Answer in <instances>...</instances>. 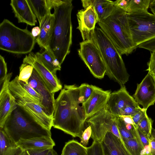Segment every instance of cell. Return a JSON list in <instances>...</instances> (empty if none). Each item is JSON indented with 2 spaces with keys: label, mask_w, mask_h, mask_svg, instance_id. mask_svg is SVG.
<instances>
[{
  "label": "cell",
  "mask_w": 155,
  "mask_h": 155,
  "mask_svg": "<svg viewBox=\"0 0 155 155\" xmlns=\"http://www.w3.org/2000/svg\"><path fill=\"white\" fill-rule=\"evenodd\" d=\"M23 63L32 65L44 81L50 91L54 93L62 88V86L56 74L52 73L42 63L35 54L31 52L24 58Z\"/></svg>",
  "instance_id": "7c38bea8"
},
{
  "label": "cell",
  "mask_w": 155,
  "mask_h": 155,
  "mask_svg": "<svg viewBox=\"0 0 155 155\" xmlns=\"http://www.w3.org/2000/svg\"><path fill=\"white\" fill-rule=\"evenodd\" d=\"M87 149V155H104L101 142L94 141Z\"/></svg>",
  "instance_id": "836d02e7"
},
{
  "label": "cell",
  "mask_w": 155,
  "mask_h": 155,
  "mask_svg": "<svg viewBox=\"0 0 155 155\" xmlns=\"http://www.w3.org/2000/svg\"><path fill=\"white\" fill-rule=\"evenodd\" d=\"M51 148L31 149L24 150L22 155H46Z\"/></svg>",
  "instance_id": "8d00e7d4"
},
{
  "label": "cell",
  "mask_w": 155,
  "mask_h": 155,
  "mask_svg": "<svg viewBox=\"0 0 155 155\" xmlns=\"http://www.w3.org/2000/svg\"><path fill=\"white\" fill-rule=\"evenodd\" d=\"M148 155H155V129L153 128L149 139Z\"/></svg>",
  "instance_id": "ab89813d"
},
{
  "label": "cell",
  "mask_w": 155,
  "mask_h": 155,
  "mask_svg": "<svg viewBox=\"0 0 155 155\" xmlns=\"http://www.w3.org/2000/svg\"><path fill=\"white\" fill-rule=\"evenodd\" d=\"M111 93L95 86L88 99L84 103L87 120L102 110L106 105Z\"/></svg>",
  "instance_id": "e0dca14e"
},
{
  "label": "cell",
  "mask_w": 155,
  "mask_h": 155,
  "mask_svg": "<svg viewBox=\"0 0 155 155\" xmlns=\"http://www.w3.org/2000/svg\"><path fill=\"white\" fill-rule=\"evenodd\" d=\"M7 72V63L4 58L0 55V83L3 82L6 77Z\"/></svg>",
  "instance_id": "d590c367"
},
{
  "label": "cell",
  "mask_w": 155,
  "mask_h": 155,
  "mask_svg": "<svg viewBox=\"0 0 155 155\" xmlns=\"http://www.w3.org/2000/svg\"><path fill=\"white\" fill-rule=\"evenodd\" d=\"M141 109L139 104L128 105L122 109L119 116H132Z\"/></svg>",
  "instance_id": "e575fe53"
},
{
  "label": "cell",
  "mask_w": 155,
  "mask_h": 155,
  "mask_svg": "<svg viewBox=\"0 0 155 155\" xmlns=\"http://www.w3.org/2000/svg\"><path fill=\"white\" fill-rule=\"evenodd\" d=\"M98 23L121 55H128L137 48L133 41L127 13L124 11L114 6L111 15Z\"/></svg>",
  "instance_id": "277c9868"
},
{
  "label": "cell",
  "mask_w": 155,
  "mask_h": 155,
  "mask_svg": "<svg viewBox=\"0 0 155 155\" xmlns=\"http://www.w3.org/2000/svg\"><path fill=\"white\" fill-rule=\"evenodd\" d=\"M147 64L148 68L146 71L150 73L155 72V51L151 52L150 60Z\"/></svg>",
  "instance_id": "7bdbcfd3"
},
{
  "label": "cell",
  "mask_w": 155,
  "mask_h": 155,
  "mask_svg": "<svg viewBox=\"0 0 155 155\" xmlns=\"http://www.w3.org/2000/svg\"><path fill=\"white\" fill-rule=\"evenodd\" d=\"M35 38L27 28L22 29L7 19L0 24V49L14 54H26L33 49Z\"/></svg>",
  "instance_id": "8992f818"
},
{
  "label": "cell",
  "mask_w": 155,
  "mask_h": 155,
  "mask_svg": "<svg viewBox=\"0 0 155 155\" xmlns=\"http://www.w3.org/2000/svg\"><path fill=\"white\" fill-rule=\"evenodd\" d=\"M95 86L87 83H83L79 87L80 94L83 98L84 103L89 98Z\"/></svg>",
  "instance_id": "d6a6232c"
},
{
  "label": "cell",
  "mask_w": 155,
  "mask_h": 155,
  "mask_svg": "<svg viewBox=\"0 0 155 155\" xmlns=\"http://www.w3.org/2000/svg\"><path fill=\"white\" fill-rule=\"evenodd\" d=\"M78 22L77 28L80 31L83 41L92 39L95 28L98 22L97 15L93 6L78 11L77 14Z\"/></svg>",
  "instance_id": "5bb4252c"
},
{
  "label": "cell",
  "mask_w": 155,
  "mask_h": 155,
  "mask_svg": "<svg viewBox=\"0 0 155 155\" xmlns=\"http://www.w3.org/2000/svg\"><path fill=\"white\" fill-rule=\"evenodd\" d=\"M92 134V130L90 126H88L83 131L81 138L80 143L84 146L86 147Z\"/></svg>",
  "instance_id": "74e56055"
},
{
  "label": "cell",
  "mask_w": 155,
  "mask_h": 155,
  "mask_svg": "<svg viewBox=\"0 0 155 155\" xmlns=\"http://www.w3.org/2000/svg\"><path fill=\"white\" fill-rule=\"evenodd\" d=\"M155 83V72L150 73Z\"/></svg>",
  "instance_id": "c3c4849f"
},
{
  "label": "cell",
  "mask_w": 155,
  "mask_h": 155,
  "mask_svg": "<svg viewBox=\"0 0 155 155\" xmlns=\"http://www.w3.org/2000/svg\"><path fill=\"white\" fill-rule=\"evenodd\" d=\"M53 29L48 50L61 64L70 53L72 44L71 0H54Z\"/></svg>",
  "instance_id": "7a4b0ae2"
},
{
  "label": "cell",
  "mask_w": 155,
  "mask_h": 155,
  "mask_svg": "<svg viewBox=\"0 0 155 155\" xmlns=\"http://www.w3.org/2000/svg\"><path fill=\"white\" fill-rule=\"evenodd\" d=\"M118 116L110 112L105 106L87 119L86 121L91 127V137L94 141L101 142L108 131L110 132L122 141L118 128Z\"/></svg>",
  "instance_id": "9c48e42d"
},
{
  "label": "cell",
  "mask_w": 155,
  "mask_h": 155,
  "mask_svg": "<svg viewBox=\"0 0 155 155\" xmlns=\"http://www.w3.org/2000/svg\"><path fill=\"white\" fill-rule=\"evenodd\" d=\"M28 84L40 96L41 106L47 115L53 118L54 110V93H52L36 71L34 68Z\"/></svg>",
  "instance_id": "8fae6325"
},
{
  "label": "cell",
  "mask_w": 155,
  "mask_h": 155,
  "mask_svg": "<svg viewBox=\"0 0 155 155\" xmlns=\"http://www.w3.org/2000/svg\"><path fill=\"white\" fill-rule=\"evenodd\" d=\"M87 147L77 140H72L66 142L61 155H87Z\"/></svg>",
  "instance_id": "484cf974"
},
{
  "label": "cell",
  "mask_w": 155,
  "mask_h": 155,
  "mask_svg": "<svg viewBox=\"0 0 155 155\" xmlns=\"http://www.w3.org/2000/svg\"><path fill=\"white\" fill-rule=\"evenodd\" d=\"M39 24L53 8L54 0H27Z\"/></svg>",
  "instance_id": "603a6c76"
},
{
  "label": "cell",
  "mask_w": 155,
  "mask_h": 155,
  "mask_svg": "<svg viewBox=\"0 0 155 155\" xmlns=\"http://www.w3.org/2000/svg\"><path fill=\"white\" fill-rule=\"evenodd\" d=\"M142 155H148V154L147 153H144V154H143Z\"/></svg>",
  "instance_id": "681fc988"
},
{
  "label": "cell",
  "mask_w": 155,
  "mask_h": 155,
  "mask_svg": "<svg viewBox=\"0 0 155 155\" xmlns=\"http://www.w3.org/2000/svg\"><path fill=\"white\" fill-rule=\"evenodd\" d=\"M149 8L153 14L155 15V0H151Z\"/></svg>",
  "instance_id": "bcb514c9"
},
{
  "label": "cell",
  "mask_w": 155,
  "mask_h": 155,
  "mask_svg": "<svg viewBox=\"0 0 155 155\" xmlns=\"http://www.w3.org/2000/svg\"><path fill=\"white\" fill-rule=\"evenodd\" d=\"M92 39L100 51L106 68V74L120 86L124 85L130 75L122 55L100 28L96 27Z\"/></svg>",
  "instance_id": "5b68a950"
},
{
  "label": "cell",
  "mask_w": 155,
  "mask_h": 155,
  "mask_svg": "<svg viewBox=\"0 0 155 155\" xmlns=\"http://www.w3.org/2000/svg\"><path fill=\"white\" fill-rule=\"evenodd\" d=\"M136 102L147 110L155 103V83L150 72L137 84L135 92L133 95Z\"/></svg>",
  "instance_id": "4fadbf2b"
},
{
  "label": "cell",
  "mask_w": 155,
  "mask_h": 155,
  "mask_svg": "<svg viewBox=\"0 0 155 155\" xmlns=\"http://www.w3.org/2000/svg\"><path fill=\"white\" fill-rule=\"evenodd\" d=\"M46 155H59L53 149V148H50Z\"/></svg>",
  "instance_id": "7dc6e473"
},
{
  "label": "cell",
  "mask_w": 155,
  "mask_h": 155,
  "mask_svg": "<svg viewBox=\"0 0 155 155\" xmlns=\"http://www.w3.org/2000/svg\"><path fill=\"white\" fill-rule=\"evenodd\" d=\"M122 141L131 155H142L145 153V148L141 142L139 135L137 137L123 139Z\"/></svg>",
  "instance_id": "4316f807"
},
{
  "label": "cell",
  "mask_w": 155,
  "mask_h": 155,
  "mask_svg": "<svg viewBox=\"0 0 155 155\" xmlns=\"http://www.w3.org/2000/svg\"><path fill=\"white\" fill-rule=\"evenodd\" d=\"M33 68L31 65L27 63H23L19 67V80L28 83V80L31 75Z\"/></svg>",
  "instance_id": "f546056e"
},
{
  "label": "cell",
  "mask_w": 155,
  "mask_h": 155,
  "mask_svg": "<svg viewBox=\"0 0 155 155\" xmlns=\"http://www.w3.org/2000/svg\"><path fill=\"white\" fill-rule=\"evenodd\" d=\"M101 143L104 155H131L122 141L110 132L106 133Z\"/></svg>",
  "instance_id": "d6986e66"
},
{
  "label": "cell",
  "mask_w": 155,
  "mask_h": 155,
  "mask_svg": "<svg viewBox=\"0 0 155 155\" xmlns=\"http://www.w3.org/2000/svg\"><path fill=\"white\" fill-rule=\"evenodd\" d=\"M132 39L137 48L140 44L155 38V15L148 11L127 13Z\"/></svg>",
  "instance_id": "ba28073f"
},
{
  "label": "cell",
  "mask_w": 155,
  "mask_h": 155,
  "mask_svg": "<svg viewBox=\"0 0 155 155\" xmlns=\"http://www.w3.org/2000/svg\"><path fill=\"white\" fill-rule=\"evenodd\" d=\"M84 8L91 5L98 16V22L103 21L112 14L114 9L113 1L109 0H81Z\"/></svg>",
  "instance_id": "44dd1931"
},
{
  "label": "cell",
  "mask_w": 155,
  "mask_h": 155,
  "mask_svg": "<svg viewBox=\"0 0 155 155\" xmlns=\"http://www.w3.org/2000/svg\"><path fill=\"white\" fill-rule=\"evenodd\" d=\"M130 0H117L113 1V4L114 7L121 9L126 12L128 7Z\"/></svg>",
  "instance_id": "b9f144b4"
},
{
  "label": "cell",
  "mask_w": 155,
  "mask_h": 155,
  "mask_svg": "<svg viewBox=\"0 0 155 155\" xmlns=\"http://www.w3.org/2000/svg\"><path fill=\"white\" fill-rule=\"evenodd\" d=\"M78 54L94 76L97 78H104L106 68L100 51L92 39L80 43Z\"/></svg>",
  "instance_id": "30bf717a"
},
{
  "label": "cell",
  "mask_w": 155,
  "mask_h": 155,
  "mask_svg": "<svg viewBox=\"0 0 155 155\" xmlns=\"http://www.w3.org/2000/svg\"><path fill=\"white\" fill-rule=\"evenodd\" d=\"M117 126L122 140L123 139H128L135 137L133 133L127 129L123 119L119 116L117 120Z\"/></svg>",
  "instance_id": "4dcf8cb0"
},
{
  "label": "cell",
  "mask_w": 155,
  "mask_h": 155,
  "mask_svg": "<svg viewBox=\"0 0 155 155\" xmlns=\"http://www.w3.org/2000/svg\"><path fill=\"white\" fill-rule=\"evenodd\" d=\"M137 47L146 49L152 52L155 51V38L139 45Z\"/></svg>",
  "instance_id": "60d3db41"
},
{
  "label": "cell",
  "mask_w": 155,
  "mask_h": 155,
  "mask_svg": "<svg viewBox=\"0 0 155 155\" xmlns=\"http://www.w3.org/2000/svg\"><path fill=\"white\" fill-rule=\"evenodd\" d=\"M138 104L127 91L124 85H123L117 91L111 93L106 106L110 112L118 116L126 106Z\"/></svg>",
  "instance_id": "2e32d148"
},
{
  "label": "cell",
  "mask_w": 155,
  "mask_h": 155,
  "mask_svg": "<svg viewBox=\"0 0 155 155\" xmlns=\"http://www.w3.org/2000/svg\"><path fill=\"white\" fill-rule=\"evenodd\" d=\"M16 144L23 150L31 149L53 148L55 145L51 137L45 136L22 140Z\"/></svg>",
  "instance_id": "7402d4cb"
},
{
  "label": "cell",
  "mask_w": 155,
  "mask_h": 155,
  "mask_svg": "<svg viewBox=\"0 0 155 155\" xmlns=\"http://www.w3.org/2000/svg\"><path fill=\"white\" fill-rule=\"evenodd\" d=\"M35 54L43 65L53 74H56L57 71L61 70V64L48 51L45 50L42 53L37 52Z\"/></svg>",
  "instance_id": "d4e9b609"
},
{
  "label": "cell",
  "mask_w": 155,
  "mask_h": 155,
  "mask_svg": "<svg viewBox=\"0 0 155 155\" xmlns=\"http://www.w3.org/2000/svg\"><path fill=\"white\" fill-rule=\"evenodd\" d=\"M19 82L22 87L41 106L42 99L39 94L28 83L19 80Z\"/></svg>",
  "instance_id": "1f68e13d"
},
{
  "label": "cell",
  "mask_w": 155,
  "mask_h": 155,
  "mask_svg": "<svg viewBox=\"0 0 155 155\" xmlns=\"http://www.w3.org/2000/svg\"><path fill=\"white\" fill-rule=\"evenodd\" d=\"M23 151L0 128V155H22Z\"/></svg>",
  "instance_id": "cb8c5ba5"
},
{
  "label": "cell",
  "mask_w": 155,
  "mask_h": 155,
  "mask_svg": "<svg viewBox=\"0 0 155 155\" xmlns=\"http://www.w3.org/2000/svg\"><path fill=\"white\" fill-rule=\"evenodd\" d=\"M150 0H130L126 12L128 13L140 11H148Z\"/></svg>",
  "instance_id": "83f0119b"
},
{
  "label": "cell",
  "mask_w": 155,
  "mask_h": 155,
  "mask_svg": "<svg viewBox=\"0 0 155 155\" xmlns=\"http://www.w3.org/2000/svg\"><path fill=\"white\" fill-rule=\"evenodd\" d=\"M2 128L16 143L22 140L43 136L51 137V130L17 104L5 121Z\"/></svg>",
  "instance_id": "3957f363"
},
{
  "label": "cell",
  "mask_w": 155,
  "mask_h": 155,
  "mask_svg": "<svg viewBox=\"0 0 155 155\" xmlns=\"http://www.w3.org/2000/svg\"><path fill=\"white\" fill-rule=\"evenodd\" d=\"M8 87L16 104L23 107L41 124L51 130L53 118L47 114L42 107L21 86L18 76L9 82Z\"/></svg>",
  "instance_id": "52a82bcc"
},
{
  "label": "cell",
  "mask_w": 155,
  "mask_h": 155,
  "mask_svg": "<svg viewBox=\"0 0 155 155\" xmlns=\"http://www.w3.org/2000/svg\"><path fill=\"white\" fill-rule=\"evenodd\" d=\"M118 116L121 117L125 123L133 125H135L133 120L132 116Z\"/></svg>",
  "instance_id": "ee69618b"
},
{
  "label": "cell",
  "mask_w": 155,
  "mask_h": 155,
  "mask_svg": "<svg viewBox=\"0 0 155 155\" xmlns=\"http://www.w3.org/2000/svg\"><path fill=\"white\" fill-rule=\"evenodd\" d=\"M147 110L142 108L134 116H132L133 120L135 125H137L139 122L147 116Z\"/></svg>",
  "instance_id": "f35d334b"
},
{
  "label": "cell",
  "mask_w": 155,
  "mask_h": 155,
  "mask_svg": "<svg viewBox=\"0 0 155 155\" xmlns=\"http://www.w3.org/2000/svg\"><path fill=\"white\" fill-rule=\"evenodd\" d=\"M10 5L18 23H24L34 26L36 17L27 0H12Z\"/></svg>",
  "instance_id": "ac0fdd59"
},
{
  "label": "cell",
  "mask_w": 155,
  "mask_h": 155,
  "mask_svg": "<svg viewBox=\"0 0 155 155\" xmlns=\"http://www.w3.org/2000/svg\"><path fill=\"white\" fill-rule=\"evenodd\" d=\"M12 73L8 74L5 80L0 83V128H2L6 120L17 104L8 89Z\"/></svg>",
  "instance_id": "9a60e30c"
},
{
  "label": "cell",
  "mask_w": 155,
  "mask_h": 155,
  "mask_svg": "<svg viewBox=\"0 0 155 155\" xmlns=\"http://www.w3.org/2000/svg\"><path fill=\"white\" fill-rule=\"evenodd\" d=\"M54 16L51 13L45 16L39 24L40 33L36 41L41 47L45 50L49 49V44L52 35Z\"/></svg>",
  "instance_id": "ffe728a7"
},
{
  "label": "cell",
  "mask_w": 155,
  "mask_h": 155,
  "mask_svg": "<svg viewBox=\"0 0 155 155\" xmlns=\"http://www.w3.org/2000/svg\"><path fill=\"white\" fill-rule=\"evenodd\" d=\"M31 34L34 37L38 36L40 33V29L38 26L34 27L32 29Z\"/></svg>",
  "instance_id": "f6af8a7d"
},
{
  "label": "cell",
  "mask_w": 155,
  "mask_h": 155,
  "mask_svg": "<svg viewBox=\"0 0 155 155\" xmlns=\"http://www.w3.org/2000/svg\"><path fill=\"white\" fill-rule=\"evenodd\" d=\"M78 87L65 84L55 100L52 127L80 139L87 119Z\"/></svg>",
  "instance_id": "6da1fadb"
},
{
  "label": "cell",
  "mask_w": 155,
  "mask_h": 155,
  "mask_svg": "<svg viewBox=\"0 0 155 155\" xmlns=\"http://www.w3.org/2000/svg\"><path fill=\"white\" fill-rule=\"evenodd\" d=\"M153 121L148 115L140 121L137 125V128L149 140L152 127Z\"/></svg>",
  "instance_id": "f1b7e54d"
}]
</instances>
